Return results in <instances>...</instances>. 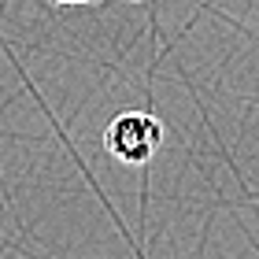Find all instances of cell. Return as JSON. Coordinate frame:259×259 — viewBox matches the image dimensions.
Returning a JSON list of instances; mask_svg holds the SVG:
<instances>
[{"mask_svg": "<svg viewBox=\"0 0 259 259\" xmlns=\"http://www.w3.org/2000/svg\"><path fill=\"white\" fill-rule=\"evenodd\" d=\"M52 4H63V8H81V4H97V0H52Z\"/></svg>", "mask_w": 259, "mask_h": 259, "instance_id": "cell-2", "label": "cell"}, {"mask_svg": "<svg viewBox=\"0 0 259 259\" xmlns=\"http://www.w3.org/2000/svg\"><path fill=\"white\" fill-rule=\"evenodd\" d=\"M163 141H167V130L148 111H122L104 130V148H108V156L126 163V167H145V163H152L159 156Z\"/></svg>", "mask_w": 259, "mask_h": 259, "instance_id": "cell-1", "label": "cell"}, {"mask_svg": "<svg viewBox=\"0 0 259 259\" xmlns=\"http://www.w3.org/2000/svg\"><path fill=\"white\" fill-rule=\"evenodd\" d=\"M126 4H145V0H126Z\"/></svg>", "mask_w": 259, "mask_h": 259, "instance_id": "cell-3", "label": "cell"}]
</instances>
